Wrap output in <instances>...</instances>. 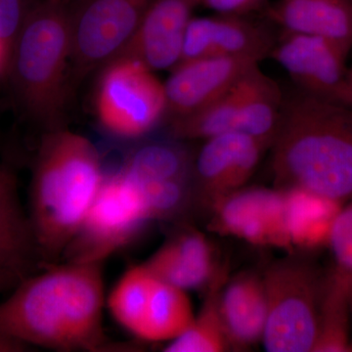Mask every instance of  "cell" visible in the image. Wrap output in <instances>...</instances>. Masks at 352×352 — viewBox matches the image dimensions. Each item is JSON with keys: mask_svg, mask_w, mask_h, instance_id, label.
I'll return each instance as SVG.
<instances>
[{"mask_svg": "<svg viewBox=\"0 0 352 352\" xmlns=\"http://www.w3.org/2000/svg\"><path fill=\"white\" fill-rule=\"evenodd\" d=\"M43 270L0 303V333L57 351L108 349L102 263H54Z\"/></svg>", "mask_w": 352, "mask_h": 352, "instance_id": "6da1fadb", "label": "cell"}, {"mask_svg": "<svg viewBox=\"0 0 352 352\" xmlns=\"http://www.w3.org/2000/svg\"><path fill=\"white\" fill-rule=\"evenodd\" d=\"M271 168L278 189L352 199V108L300 92L284 99Z\"/></svg>", "mask_w": 352, "mask_h": 352, "instance_id": "7a4b0ae2", "label": "cell"}, {"mask_svg": "<svg viewBox=\"0 0 352 352\" xmlns=\"http://www.w3.org/2000/svg\"><path fill=\"white\" fill-rule=\"evenodd\" d=\"M105 177L91 141L66 127L44 132L28 215L43 267L62 258Z\"/></svg>", "mask_w": 352, "mask_h": 352, "instance_id": "3957f363", "label": "cell"}, {"mask_svg": "<svg viewBox=\"0 0 352 352\" xmlns=\"http://www.w3.org/2000/svg\"><path fill=\"white\" fill-rule=\"evenodd\" d=\"M74 4L41 0L9 55L6 73L18 106L44 132L65 127L72 88Z\"/></svg>", "mask_w": 352, "mask_h": 352, "instance_id": "277c9868", "label": "cell"}, {"mask_svg": "<svg viewBox=\"0 0 352 352\" xmlns=\"http://www.w3.org/2000/svg\"><path fill=\"white\" fill-rule=\"evenodd\" d=\"M267 318L263 342L270 352L314 351L324 278L296 258L271 265L263 277Z\"/></svg>", "mask_w": 352, "mask_h": 352, "instance_id": "5b68a950", "label": "cell"}, {"mask_svg": "<svg viewBox=\"0 0 352 352\" xmlns=\"http://www.w3.org/2000/svg\"><path fill=\"white\" fill-rule=\"evenodd\" d=\"M94 107L99 124L108 133L127 140L139 139L166 115L164 85L144 65L118 57L101 69Z\"/></svg>", "mask_w": 352, "mask_h": 352, "instance_id": "8992f818", "label": "cell"}, {"mask_svg": "<svg viewBox=\"0 0 352 352\" xmlns=\"http://www.w3.org/2000/svg\"><path fill=\"white\" fill-rule=\"evenodd\" d=\"M194 157L182 141H151L132 150L120 171L149 219L171 221L194 208Z\"/></svg>", "mask_w": 352, "mask_h": 352, "instance_id": "52a82bcc", "label": "cell"}, {"mask_svg": "<svg viewBox=\"0 0 352 352\" xmlns=\"http://www.w3.org/2000/svg\"><path fill=\"white\" fill-rule=\"evenodd\" d=\"M150 221L140 197L122 173L106 175L62 258L65 263H103L131 244Z\"/></svg>", "mask_w": 352, "mask_h": 352, "instance_id": "ba28073f", "label": "cell"}, {"mask_svg": "<svg viewBox=\"0 0 352 352\" xmlns=\"http://www.w3.org/2000/svg\"><path fill=\"white\" fill-rule=\"evenodd\" d=\"M155 0H80L74 4L71 87L119 56Z\"/></svg>", "mask_w": 352, "mask_h": 352, "instance_id": "9c48e42d", "label": "cell"}, {"mask_svg": "<svg viewBox=\"0 0 352 352\" xmlns=\"http://www.w3.org/2000/svg\"><path fill=\"white\" fill-rule=\"evenodd\" d=\"M344 46L307 34L282 32L272 57L305 94L351 107Z\"/></svg>", "mask_w": 352, "mask_h": 352, "instance_id": "30bf717a", "label": "cell"}, {"mask_svg": "<svg viewBox=\"0 0 352 352\" xmlns=\"http://www.w3.org/2000/svg\"><path fill=\"white\" fill-rule=\"evenodd\" d=\"M267 147L240 132L205 140L194 157V207L210 212L220 199L243 188Z\"/></svg>", "mask_w": 352, "mask_h": 352, "instance_id": "8fae6325", "label": "cell"}, {"mask_svg": "<svg viewBox=\"0 0 352 352\" xmlns=\"http://www.w3.org/2000/svg\"><path fill=\"white\" fill-rule=\"evenodd\" d=\"M210 227L258 245L291 248L285 223L284 191L241 188L210 208Z\"/></svg>", "mask_w": 352, "mask_h": 352, "instance_id": "7c38bea8", "label": "cell"}, {"mask_svg": "<svg viewBox=\"0 0 352 352\" xmlns=\"http://www.w3.org/2000/svg\"><path fill=\"white\" fill-rule=\"evenodd\" d=\"M259 60L252 57L210 56L182 62L164 82L166 115L170 120L205 107L226 94Z\"/></svg>", "mask_w": 352, "mask_h": 352, "instance_id": "4fadbf2b", "label": "cell"}, {"mask_svg": "<svg viewBox=\"0 0 352 352\" xmlns=\"http://www.w3.org/2000/svg\"><path fill=\"white\" fill-rule=\"evenodd\" d=\"M199 6L201 0H155L118 57L138 61L154 73L175 69L182 61L185 34Z\"/></svg>", "mask_w": 352, "mask_h": 352, "instance_id": "5bb4252c", "label": "cell"}, {"mask_svg": "<svg viewBox=\"0 0 352 352\" xmlns=\"http://www.w3.org/2000/svg\"><path fill=\"white\" fill-rule=\"evenodd\" d=\"M275 41L266 25L245 15L193 17L185 34L180 63L210 56L252 57L261 61L270 56Z\"/></svg>", "mask_w": 352, "mask_h": 352, "instance_id": "9a60e30c", "label": "cell"}, {"mask_svg": "<svg viewBox=\"0 0 352 352\" xmlns=\"http://www.w3.org/2000/svg\"><path fill=\"white\" fill-rule=\"evenodd\" d=\"M144 264L157 279L185 292L208 289L221 276L212 243L191 227L180 229Z\"/></svg>", "mask_w": 352, "mask_h": 352, "instance_id": "2e32d148", "label": "cell"}, {"mask_svg": "<svg viewBox=\"0 0 352 352\" xmlns=\"http://www.w3.org/2000/svg\"><path fill=\"white\" fill-rule=\"evenodd\" d=\"M266 17L282 32L320 36L351 50V0H278Z\"/></svg>", "mask_w": 352, "mask_h": 352, "instance_id": "e0dca14e", "label": "cell"}, {"mask_svg": "<svg viewBox=\"0 0 352 352\" xmlns=\"http://www.w3.org/2000/svg\"><path fill=\"white\" fill-rule=\"evenodd\" d=\"M217 305L230 349H244L261 342L267 318L263 278L243 273L219 289Z\"/></svg>", "mask_w": 352, "mask_h": 352, "instance_id": "ac0fdd59", "label": "cell"}, {"mask_svg": "<svg viewBox=\"0 0 352 352\" xmlns=\"http://www.w3.org/2000/svg\"><path fill=\"white\" fill-rule=\"evenodd\" d=\"M43 268L29 217L24 214L10 177L0 184V274L17 281Z\"/></svg>", "mask_w": 352, "mask_h": 352, "instance_id": "d6986e66", "label": "cell"}, {"mask_svg": "<svg viewBox=\"0 0 352 352\" xmlns=\"http://www.w3.org/2000/svg\"><path fill=\"white\" fill-rule=\"evenodd\" d=\"M284 97L279 85L252 67L241 78L239 132L271 146L276 138Z\"/></svg>", "mask_w": 352, "mask_h": 352, "instance_id": "ffe728a7", "label": "cell"}, {"mask_svg": "<svg viewBox=\"0 0 352 352\" xmlns=\"http://www.w3.org/2000/svg\"><path fill=\"white\" fill-rule=\"evenodd\" d=\"M285 223L291 247L329 244L342 203L300 188L285 189Z\"/></svg>", "mask_w": 352, "mask_h": 352, "instance_id": "44dd1931", "label": "cell"}, {"mask_svg": "<svg viewBox=\"0 0 352 352\" xmlns=\"http://www.w3.org/2000/svg\"><path fill=\"white\" fill-rule=\"evenodd\" d=\"M351 273L337 270L324 278L314 352L352 351Z\"/></svg>", "mask_w": 352, "mask_h": 352, "instance_id": "7402d4cb", "label": "cell"}, {"mask_svg": "<svg viewBox=\"0 0 352 352\" xmlns=\"http://www.w3.org/2000/svg\"><path fill=\"white\" fill-rule=\"evenodd\" d=\"M195 315L186 292L156 278L138 337L148 342H171L182 335Z\"/></svg>", "mask_w": 352, "mask_h": 352, "instance_id": "603a6c76", "label": "cell"}, {"mask_svg": "<svg viewBox=\"0 0 352 352\" xmlns=\"http://www.w3.org/2000/svg\"><path fill=\"white\" fill-rule=\"evenodd\" d=\"M241 78L226 94L205 107L170 120L171 138L182 141L207 140L221 134L239 132Z\"/></svg>", "mask_w": 352, "mask_h": 352, "instance_id": "cb8c5ba5", "label": "cell"}, {"mask_svg": "<svg viewBox=\"0 0 352 352\" xmlns=\"http://www.w3.org/2000/svg\"><path fill=\"white\" fill-rule=\"evenodd\" d=\"M156 277L145 264L132 266L122 275L108 298L116 321L138 337L147 309Z\"/></svg>", "mask_w": 352, "mask_h": 352, "instance_id": "d4e9b609", "label": "cell"}, {"mask_svg": "<svg viewBox=\"0 0 352 352\" xmlns=\"http://www.w3.org/2000/svg\"><path fill=\"white\" fill-rule=\"evenodd\" d=\"M222 276L208 288V295L200 314L194 317L188 328L168 342L166 352H222L230 349L221 317L217 298Z\"/></svg>", "mask_w": 352, "mask_h": 352, "instance_id": "484cf974", "label": "cell"}, {"mask_svg": "<svg viewBox=\"0 0 352 352\" xmlns=\"http://www.w3.org/2000/svg\"><path fill=\"white\" fill-rule=\"evenodd\" d=\"M41 0H0V44L10 55L16 36Z\"/></svg>", "mask_w": 352, "mask_h": 352, "instance_id": "4316f807", "label": "cell"}, {"mask_svg": "<svg viewBox=\"0 0 352 352\" xmlns=\"http://www.w3.org/2000/svg\"><path fill=\"white\" fill-rule=\"evenodd\" d=\"M329 245H331L338 268L352 273V199L340 208L333 221Z\"/></svg>", "mask_w": 352, "mask_h": 352, "instance_id": "83f0119b", "label": "cell"}, {"mask_svg": "<svg viewBox=\"0 0 352 352\" xmlns=\"http://www.w3.org/2000/svg\"><path fill=\"white\" fill-rule=\"evenodd\" d=\"M264 0H201V4L219 14L245 15L258 8Z\"/></svg>", "mask_w": 352, "mask_h": 352, "instance_id": "f1b7e54d", "label": "cell"}, {"mask_svg": "<svg viewBox=\"0 0 352 352\" xmlns=\"http://www.w3.org/2000/svg\"><path fill=\"white\" fill-rule=\"evenodd\" d=\"M30 346L24 342L0 333V352H23L29 351Z\"/></svg>", "mask_w": 352, "mask_h": 352, "instance_id": "f546056e", "label": "cell"}, {"mask_svg": "<svg viewBox=\"0 0 352 352\" xmlns=\"http://www.w3.org/2000/svg\"><path fill=\"white\" fill-rule=\"evenodd\" d=\"M20 282L14 279L13 277L7 276V275L0 274V293L6 289L11 288L13 286H17Z\"/></svg>", "mask_w": 352, "mask_h": 352, "instance_id": "4dcf8cb0", "label": "cell"}, {"mask_svg": "<svg viewBox=\"0 0 352 352\" xmlns=\"http://www.w3.org/2000/svg\"><path fill=\"white\" fill-rule=\"evenodd\" d=\"M9 52L0 44V76L6 73L7 65H8Z\"/></svg>", "mask_w": 352, "mask_h": 352, "instance_id": "1f68e13d", "label": "cell"}, {"mask_svg": "<svg viewBox=\"0 0 352 352\" xmlns=\"http://www.w3.org/2000/svg\"><path fill=\"white\" fill-rule=\"evenodd\" d=\"M347 82H349V99H351V107L352 108V67L349 69V73H347Z\"/></svg>", "mask_w": 352, "mask_h": 352, "instance_id": "d6a6232c", "label": "cell"}, {"mask_svg": "<svg viewBox=\"0 0 352 352\" xmlns=\"http://www.w3.org/2000/svg\"><path fill=\"white\" fill-rule=\"evenodd\" d=\"M8 178L9 176L7 175L6 173L1 170V168H0V184H2V183L6 182V180L8 179Z\"/></svg>", "mask_w": 352, "mask_h": 352, "instance_id": "836d02e7", "label": "cell"}, {"mask_svg": "<svg viewBox=\"0 0 352 352\" xmlns=\"http://www.w3.org/2000/svg\"><path fill=\"white\" fill-rule=\"evenodd\" d=\"M53 1L62 2V3L73 4L76 2L80 1V0H53Z\"/></svg>", "mask_w": 352, "mask_h": 352, "instance_id": "e575fe53", "label": "cell"}, {"mask_svg": "<svg viewBox=\"0 0 352 352\" xmlns=\"http://www.w3.org/2000/svg\"><path fill=\"white\" fill-rule=\"evenodd\" d=\"M351 311L352 317V273H351Z\"/></svg>", "mask_w": 352, "mask_h": 352, "instance_id": "d590c367", "label": "cell"}, {"mask_svg": "<svg viewBox=\"0 0 352 352\" xmlns=\"http://www.w3.org/2000/svg\"><path fill=\"white\" fill-rule=\"evenodd\" d=\"M351 1H352V0H351Z\"/></svg>", "mask_w": 352, "mask_h": 352, "instance_id": "8d00e7d4", "label": "cell"}]
</instances>
